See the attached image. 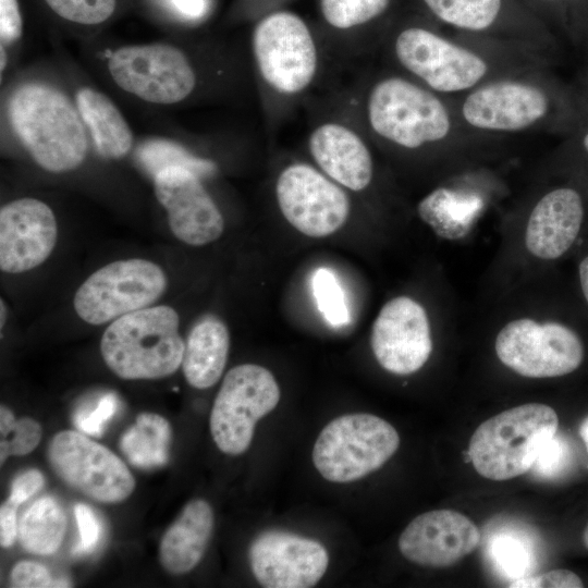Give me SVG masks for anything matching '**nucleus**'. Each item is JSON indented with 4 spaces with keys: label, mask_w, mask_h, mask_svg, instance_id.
<instances>
[{
    "label": "nucleus",
    "mask_w": 588,
    "mask_h": 588,
    "mask_svg": "<svg viewBox=\"0 0 588 588\" xmlns=\"http://www.w3.org/2000/svg\"><path fill=\"white\" fill-rule=\"evenodd\" d=\"M392 53L412 79L449 98L460 97L493 78L541 68L542 57L479 39H453L409 25L396 33Z\"/></svg>",
    "instance_id": "obj_1"
},
{
    "label": "nucleus",
    "mask_w": 588,
    "mask_h": 588,
    "mask_svg": "<svg viewBox=\"0 0 588 588\" xmlns=\"http://www.w3.org/2000/svg\"><path fill=\"white\" fill-rule=\"evenodd\" d=\"M366 117L377 137L405 150L453 146L489 137L463 124L453 98L403 75L383 76L371 86Z\"/></svg>",
    "instance_id": "obj_2"
},
{
    "label": "nucleus",
    "mask_w": 588,
    "mask_h": 588,
    "mask_svg": "<svg viewBox=\"0 0 588 588\" xmlns=\"http://www.w3.org/2000/svg\"><path fill=\"white\" fill-rule=\"evenodd\" d=\"M12 128L35 162L62 173L86 158L88 140L83 120L69 98L42 84L21 86L9 106Z\"/></svg>",
    "instance_id": "obj_3"
},
{
    "label": "nucleus",
    "mask_w": 588,
    "mask_h": 588,
    "mask_svg": "<svg viewBox=\"0 0 588 588\" xmlns=\"http://www.w3.org/2000/svg\"><path fill=\"white\" fill-rule=\"evenodd\" d=\"M180 317L170 306H149L109 324L100 341L108 368L126 380L160 379L182 365L185 342Z\"/></svg>",
    "instance_id": "obj_4"
},
{
    "label": "nucleus",
    "mask_w": 588,
    "mask_h": 588,
    "mask_svg": "<svg viewBox=\"0 0 588 588\" xmlns=\"http://www.w3.org/2000/svg\"><path fill=\"white\" fill-rule=\"evenodd\" d=\"M453 101L467 128L499 137L547 127L555 100L550 83L537 68L493 78Z\"/></svg>",
    "instance_id": "obj_5"
},
{
    "label": "nucleus",
    "mask_w": 588,
    "mask_h": 588,
    "mask_svg": "<svg viewBox=\"0 0 588 588\" xmlns=\"http://www.w3.org/2000/svg\"><path fill=\"white\" fill-rule=\"evenodd\" d=\"M558 426L555 411L546 404L509 408L477 427L469 441V457L476 471L487 479L518 477L530 470Z\"/></svg>",
    "instance_id": "obj_6"
},
{
    "label": "nucleus",
    "mask_w": 588,
    "mask_h": 588,
    "mask_svg": "<svg viewBox=\"0 0 588 588\" xmlns=\"http://www.w3.org/2000/svg\"><path fill=\"white\" fill-rule=\"evenodd\" d=\"M400 437L387 420L366 413L331 420L319 433L313 463L331 482L358 480L383 466L396 452Z\"/></svg>",
    "instance_id": "obj_7"
},
{
    "label": "nucleus",
    "mask_w": 588,
    "mask_h": 588,
    "mask_svg": "<svg viewBox=\"0 0 588 588\" xmlns=\"http://www.w3.org/2000/svg\"><path fill=\"white\" fill-rule=\"evenodd\" d=\"M281 392L265 367L243 364L223 378L210 413V432L218 449L240 455L250 445L257 421L272 412Z\"/></svg>",
    "instance_id": "obj_8"
},
{
    "label": "nucleus",
    "mask_w": 588,
    "mask_h": 588,
    "mask_svg": "<svg viewBox=\"0 0 588 588\" xmlns=\"http://www.w3.org/2000/svg\"><path fill=\"white\" fill-rule=\"evenodd\" d=\"M167 284L161 267L150 260H117L83 282L73 305L83 321L98 326L149 307L163 294Z\"/></svg>",
    "instance_id": "obj_9"
},
{
    "label": "nucleus",
    "mask_w": 588,
    "mask_h": 588,
    "mask_svg": "<svg viewBox=\"0 0 588 588\" xmlns=\"http://www.w3.org/2000/svg\"><path fill=\"white\" fill-rule=\"evenodd\" d=\"M253 51L261 77L273 90H305L318 70V50L305 21L290 11L264 16L253 33Z\"/></svg>",
    "instance_id": "obj_10"
},
{
    "label": "nucleus",
    "mask_w": 588,
    "mask_h": 588,
    "mask_svg": "<svg viewBox=\"0 0 588 588\" xmlns=\"http://www.w3.org/2000/svg\"><path fill=\"white\" fill-rule=\"evenodd\" d=\"M47 460L65 485L97 502H122L135 489V479L124 462L81 431L54 434Z\"/></svg>",
    "instance_id": "obj_11"
},
{
    "label": "nucleus",
    "mask_w": 588,
    "mask_h": 588,
    "mask_svg": "<svg viewBox=\"0 0 588 588\" xmlns=\"http://www.w3.org/2000/svg\"><path fill=\"white\" fill-rule=\"evenodd\" d=\"M495 353L506 367L528 378L568 375L584 359L583 343L572 329L530 318L505 324L497 335Z\"/></svg>",
    "instance_id": "obj_12"
},
{
    "label": "nucleus",
    "mask_w": 588,
    "mask_h": 588,
    "mask_svg": "<svg viewBox=\"0 0 588 588\" xmlns=\"http://www.w3.org/2000/svg\"><path fill=\"white\" fill-rule=\"evenodd\" d=\"M108 65L119 87L152 103L179 102L193 91L196 84L186 56L170 45L122 47L111 54Z\"/></svg>",
    "instance_id": "obj_13"
},
{
    "label": "nucleus",
    "mask_w": 588,
    "mask_h": 588,
    "mask_svg": "<svg viewBox=\"0 0 588 588\" xmlns=\"http://www.w3.org/2000/svg\"><path fill=\"white\" fill-rule=\"evenodd\" d=\"M275 195L286 221L310 237L333 234L350 213L348 197L340 185L305 163L283 169L277 180Z\"/></svg>",
    "instance_id": "obj_14"
},
{
    "label": "nucleus",
    "mask_w": 588,
    "mask_h": 588,
    "mask_svg": "<svg viewBox=\"0 0 588 588\" xmlns=\"http://www.w3.org/2000/svg\"><path fill=\"white\" fill-rule=\"evenodd\" d=\"M248 559L255 578L267 588L314 587L329 565V554L320 542L283 530L258 535Z\"/></svg>",
    "instance_id": "obj_15"
},
{
    "label": "nucleus",
    "mask_w": 588,
    "mask_h": 588,
    "mask_svg": "<svg viewBox=\"0 0 588 588\" xmlns=\"http://www.w3.org/2000/svg\"><path fill=\"white\" fill-rule=\"evenodd\" d=\"M370 343L377 362L385 370L395 375L419 370L432 351L426 310L407 296L389 301L372 324Z\"/></svg>",
    "instance_id": "obj_16"
},
{
    "label": "nucleus",
    "mask_w": 588,
    "mask_h": 588,
    "mask_svg": "<svg viewBox=\"0 0 588 588\" xmlns=\"http://www.w3.org/2000/svg\"><path fill=\"white\" fill-rule=\"evenodd\" d=\"M154 187L176 238L203 246L222 235L223 217L197 174L182 167H168L154 176Z\"/></svg>",
    "instance_id": "obj_17"
},
{
    "label": "nucleus",
    "mask_w": 588,
    "mask_h": 588,
    "mask_svg": "<svg viewBox=\"0 0 588 588\" xmlns=\"http://www.w3.org/2000/svg\"><path fill=\"white\" fill-rule=\"evenodd\" d=\"M479 542L480 531L467 516L453 510H433L405 527L399 549L412 563L443 568L470 554Z\"/></svg>",
    "instance_id": "obj_18"
},
{
    "label": "nucleus",
    "mask_w": 588,
    "mask_h": 588,
    "mask_svg": "<svg viewBox=\"0 0 588 588\" xmlns=\"http://www.w3.org/2000/svg\"><path fill=\"white\" fill-rule=\"evenodd\" d=\"M58 237L51 208L36 198L15 199L0 210V268L21 273L41 265Z\"/></svg>",
    "instance_id": "obj_19"
},
{
    "label": "nucleus",
    "mask_w": 588,
    "mask_h": 588,
    "mask_svg": "<svg viewBox=\"0 0 588 588\" xmlns=\"http://www.w3.org/2000/svg\"><path fill=\"white\" fill-rule=\"evenodd\" d=\"M584 220L580 195L571 187H556L534 206L526 226L525 243L541 259L561 257L576 241Z\"/></svg>",
    "instance_id": "obj_20"
},
{
    "label": "nucleus",
    "mask_w": 588,
    "mask_h": 588,
    "mask_svg": "<svg viewBox=\"0 0 588 588\" xmlns=\"http://www.w3.org/2000/svg\"><path fill=\"white\" fill-rule=\"evenodd\" d=\"M313 159L322 172L351 191L365 189L373 176L371 154L362 137L348 126L327 122L317 126L308 139Z\"/></svg>",
    "instance_id": "obj_21"
},
{
    "label": "nucleus",
    "mask_w": 588,
    "mask_h": 588,
    "mask_svg": "<svg viewBox=\"0 0 588 588\" xmlns=\"http://www.w3.org/2000/svg\"><path fill=\"white\" fill-rule=\"evenodd\" d=\"M440 22L475 38L506 44L543 57L536 42L506 22L507 0H421Z\"/></svg>",
    "instance_id": "obj_22"
},
{
    "label": "nucleus",
    "mask_w": 588,
    "mask_h": 588,
    "mask_svg": "<svg viewBox=\"0 0 588 588\" xmlns=\"http://www.w3.org/2000/svg\"><path fill=\"white\" fill-rule=\"evenodd\" d=\"M215 527L210 504L203 499L189 501L169 526L159 544V561L166 572L183 575L203 559Z\"/></svg>",
    "instance_id": "obj_23"
},
{
    "label": "nucleus",
    "mask_w": 588,
    "mask_h": 588,
    "mask_svg": "<svg viewBox=\"0 0 588 588\" xmlns=\"http://www.w3.org/2000/svg\"><path fill=\"white\" fill-rule=\"evenodd\" d=\"M230 334L226 326L215 316L199 319L185 342L182 370L195 389H208L219 381L226 364Z\"/></svg>",
    "instance_id": "obj_24"
},
{
    "label": "nucleus",
    "mask_w": 588,
    "mask_h": 588,
    "mask_svg": "<svg viewBox=\"0 0 588 588\" xmlns=\"http://www.w3.org/2000/svg\"><path fill=\"white\" fill-rule=\"evenodd\" d=\"M76 105L102 157L119 159L130 151L133 145L132 131L120 110L106 95L84 87L76 94Z\"/></svg>",
    "instance_id": "obj_25"
},
{
    "label": "nucleus",
    "mask_w": 588,
    "mask_h": 588,
    "mask_svg": "<svg viewBox=\"0 0 588 588\" xmlns=\"http://www.w3.org/2000/svg\"><path fill=\"white\" fill-rule=\"evenodd\" d=\"M172 431L169 421L155 413H142L120 439L128 462L140 469L166 465L170 456Z\"/></svg>",
    "instance_id": "obj_26"
},
{
    "label": "nucleus",
    "mask_w": 588,
    "mask_h": 588,
    "mask_svg": "<svg viewBox=\"0 0 588 588\" xmlns=\"http://www.w3.org/2000/svg\"><path fill=\"white\" fill-rule=\"evenodd\" d=\"M66 529V516L60 503L51 497L36 500L19 522V540L25 551L49 555L61 546Z\"/></svg>",
    "instance_id": "obj_27"
},
{
    "label": "nucleus",
    "mask_w": 588,
    "mask_h": 588,
    "mask_svg": "<svg viewBox=\"0 0 588 588\" xmlns=\"http://www.w3.org/2000/svg\"><path fill=\"white\" fill-rule=\"evenodd\" d=\"M137 158L151 175L168 167H182L200 176L212 175L215 162L194 156L180 144L167 139H150L137 150Z\"/></svg>",
    "instance_id": "obj_28"
},
{
    "label": "nucleus",
    "mask_w": 588,
    "mask_h": 588,
    "mask_svg": "<svg viewBox=\"0 0 588 588\" xmlns=\"http://www.w3.org/2000/svg\"><path fill=\"white\" fill-rule=\"evenodd\" d=\"M392 0H320V12L328 25L351 29L382 16Z\"/></svg>",
    "instance_id": "obj_29"
},
{
    "label": "nucleus",
    "mask_w": 588,
    "mask_h": 588,
    "mask_svg": "<svg viewBox=\"0 0 588 588\" xmlns=\"http://www.w3.org/2000/svg\"><path fill=\"white\" fill-rule=\"evenodd\" d=\"M311 291L317 308L329 324L340 327L350 321L343 287L332 270L318 268L311 277Z\"/></svg>",
    "instance_id": "obj_30"
},
{
    "label": "nucleus",
    "mask_w": 588,
    "mask_h": 588,
    "mask_svg": "<svg viewBox=\"0 0 588 588\" xmlns=\"http://www.w3.org/2000/svg\"><path fill=\"white\" fill-rule=\"evenodd\" d=\"M490 555L498 569L511 581L532 575L535 559L530 547L516 536L503 534L494 538Z\"/></svg>",
    "instance_id": "obj_31"
},
{
    "label": "nucleus",
    "mask_w": 588,
    "mask_h": 588,
    "mask_svg": "<svg viewBox=\"0 0 588 588\" xmlns=\"http://www.w3.org/2000/svg\"><path fill=\"white\" fill-rule=\"evenodd\" d=\"M61 19L82 25H97L115 11L117 0H45Z\"/></svg>",
    "instance_id": "obj_32"
},
{
    "label": "nucleus",
    "mask_w": 588,
    "mask_h": 588,
    "mask_svg": "<svg viewBox=\"0 0 588 588\" xmlns=\"http://www.w3.org/2000/svg\"><path fill=\"white\" fill-rule=\"evenodd\" d=\"M573 461V449L558 432L540 449L529 471L540 479H555L565 474Z\"/></svg>",
    "instance_id": "obj_33"
},
{
    "label": "nucleus",
    "mask_w": 588,
    "mask_h": 588,
    "mask_svg": "<svg viewBox=\"0 0 588 588\" xmlns=\"http://www.w3.org/2000/svg\"><path fill=\"white\" fill-rule=\"evenodd\" d=\"M41 426L30 417H22L15 420L11 432V439L1 438L0 461L1 464L10 456H22L36 449L41 439ZM4 437V438H7Z\"/></svg>",
    "instance_id": "obj_34"
},
{
    "label": "nucleus",
    "mask_w": 588,
    "mask_h": 588,
    "mask_svg": "<svg viewBox=\"0 0 588 588\" xmlns=\"http://www.w3.org/2000/svg\"><path fill=\"white\" fill-rule=\"evenodd\" d=\"M119 401L114 393L102 395L93 409L79 411L74 415L77 429L88 436L99 437L102 434L106 424L118 411Z\"/></svg>",
    "instance_id": "obj_35"
},
{
    "label": "nucleus",
    "mask_w": 588,
    "mask_h": 588,
    "mask_svg": "<svg viewBox=\"0 0 588 588\" xmlns=\"http://www.w3.org/2000/svg\"><path fill=\"white\" fill-rule=\"evenodd\" d=\"M77 523L79 542L74 549V553L82 555L95 550L101 536V524L95 512L84 503H77L74 507Z\"/></svg>",
    "instance_id": "obj_36"
},
{
    "label": "nucleus",
    "mask_w": 588,
    "mask_h": 588,
    "mask_svg": "<svg viewBox=\"0 0 588 588\" xmlns=\"http://www.w3.org/2000/svg\"><path fill=\"white\" fill-rule=\"evenodd\" d=\"M581 579L568 569H552L540 575H529L510 583L513 588H580Z\"/></svg>",
    "instance_id": "obj_37"
},
{
    "label": "nucleus",
    "mask_w": 588,
    "mask_h": 588,
    "mask_svg": "<svg viewBox=\"0 0 588 588\" xmlns=\"http://www.w3.org/2000/svg\"><path fill=\"white\" fill-rule=\"evenodd\" d=\"M10 581L16 588H46L57 587L49 571L40 563L21 561L11 569Z\"/></svg>",
    "instance_id": "obj_38"
},
{
    "label": "nucleus",
    "mask_w": 588,
    "mask_h": 588,
    "mask_svg": "<svg viewBox=\"0 0 588 588\" xmlns=\"http://www.w3.org/2000/svg\"><path fill=\"white\" fill-rule=\"evenodd\" d=\"M22 15L17 0H0L1 45H9L22 36Z\"/></svg>",
    "instance_id": "obj_39"
},
{
    "label": "nucleus",
    "mask_w": 588,
    "mask_h": 588,
    "mask_svg": "<svg viewBox=\"0 0 588 588\" xmlns=\"http://www.w3.org/2000/svg\"><path fill=\"white\" fill-rule=\"evenodd\" d=\"M44 485L42 474L37 469H28L13 480L8 499L20 505L37 493Z\"/></svg>",
    "instance_id": "obj_40"
},
{
    "label": "nucleus",
    "mask_w": 588,
    "mask_h": 588,
    "mask_svg": "<svg viewBox=\"0 0 588 588\" xmlns=\"http://www.w3.org/2000/svg\"><path fill=\"white\" fill-rule=\"evenodd\" d=\"M19 506L8 499L0 507V543L2 548H10L17 537L16 512Z\"/></svg>",
    "instance_id": "obj_41"
},
{
    "label": "nucleus",
    "mask_w": 588,
    "mask_h": 588,
    "mask_svg": "<svg viewBox=\"0 0 588 588\" xmlns=\"http://www.w3.org/2000/svg\"><path fill=\"white\" fill-rule=\"evenodd\" d=\"M15 417H14V414L12 413V411L4 406V405H1L0 407V434H1V438H4L7 437L14 424H15Z\"/></svg>",
    "instance_id": "obj_42"
},
{
    "label": "nucleus",
    "mask_w": 588,
    "mask_h": 588,
    "mask_svg": "<svg viewBox=\"0 0 588 588\" xmlns=\"http://www.w3.org/2000/svg\"><path fill=\"white\" fill-rule=\"evenodd\" d=\"M173 2L183 13L191 16H198L204 8L203 0H173Z\"/></svg>",
    "instance_id": "obj_43"
},
{
    "label": "nucleus",
    "mask_w": 588,
    "mask_h": 588,
    "mask_svg": "<svg viewBox=\"0 0 588 588\" xmlns=\"http://www.w3.org/2000/svg\"><path fill=\"white\" fill-rule=\"evenodd\" d=\"M579 280L584 296L588 303V256L579 264Z\"/></svg>",
    "instance_id": "obj_44"
},
{
    "label": "nucleus",
    "mask_w": 588,
    "mask_h": 588,
    "mask_svg": "<svg viewBox=\"0 0 588 588\" xmlns=\"http://www.w3.org/2000/svg\"><path fill=\"white\" fill-rule=\"evenodd\" d=\"M579 433L588 452V417H586V419L583 421L579 428Z\"/></svg>",
    "instance_id": "obj_45"
},
{
    "label": "nucleus",
    "mask_w": 588,
    "mask_h": 588,
    "mask_svg": "<svg viewBox=\"0 0 588 588\" xmlns=\"http://www.w3.org/2000/svg\"><path fill=\"white\" fill-rule=\"evenodd\" d=\"M0 307H1L0 327L3 328V326L5 323V320H7V307H5V304H4L3 299H1V302H0Z\"/></svg>",
    "instance_id": "obj_46"
},
{
    "label": "nucleus",
    "mask_w": 588,
    "mask_h": 588,
    "mask_svg": "<svg viewBox=\"0 0 588 588\" xmlns=\"http://www.w3.org/2000/svg\"><path fill=\"white\" fill-rule=\"evenodd\" d=\"M5 64H7V56H5V52H4V48L1 45V72L4 70Z\"/></svg>",
    "instance_id": "obj_47"
},
{
    "label": "nucleus",
    "mask_w": 588,
    "mask_h": 588,
    "mask_svg": "<svg viewBox=\"0 0 588 588\" xmlns=\"http://www.w3.org/2000/svg\"><path fill=\"white\" fill-rule=\"evenodd\" d=\"M583 540H584L585 547L588 549V524L585 527V530H584V534H583Z\"/></svg>",
    "instance_id": "obj_48"
},
{
    "label": "nucleus",
    "mask_w": 588,
    "mask_h": 588,
    "mask_svg": "<svg viewBox=\"0 0 588 588\" xmlns=\"http://www.w3.org/2000/svg\"><path fill=\"white\" fill-rule=\"evenodd\" d=\"M583 147L586 150V152L588 154V131L583 136Z\"/></svg>",
    "instance_id": "obj_49"
},
{
    "label": "nucleus",
    "mask_w": 588,
    "mask_h": 588,
    "mask_svg": "<svg viewBox=\"0 0 588 588\" xmlns=\"http://www.w3.org/2000/svg\"><path fill=\"white\" fill-rule=\"evenodd\" d=\"M539 2H554V1H558V0H538Z\"/></svg>",
    "instance_id": "obj_50"
}]
</instances>
